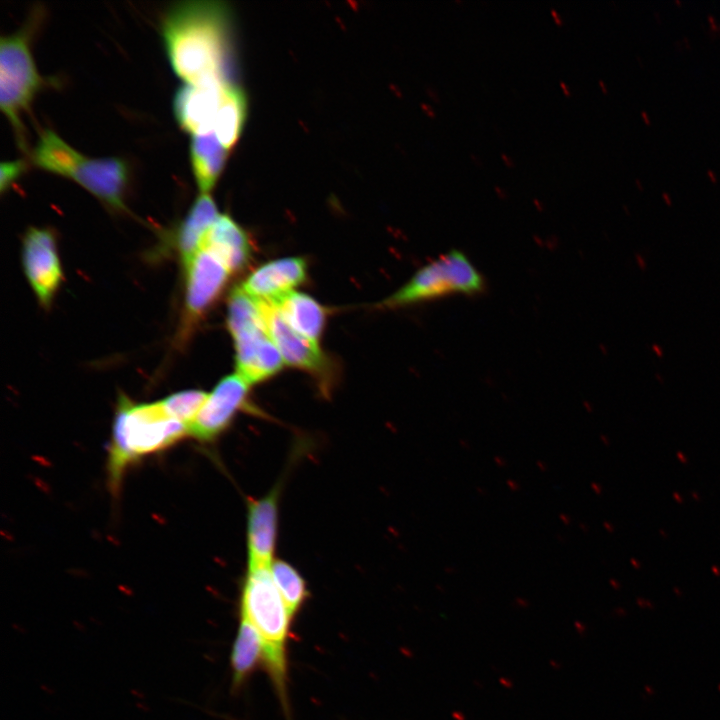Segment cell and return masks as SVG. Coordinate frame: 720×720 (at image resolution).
<instances>
[{"label":"cell","mask_w":720,"mask_h":720,"mask_svg":"<svg viewBox=\"0 0 720 720\" xmlns=\"http://www.w3.org/2000/svg\"><path fill=\"white\" fill-rule=\"evenodd\" d=\"M240 616L258 631L263 660L281 698L286 695V644L292 618L269 568L248 569L240 600Z\"/></svg>","instance_id":"cell-4"},{"label":"cell","mask_w":720,"mask_h":720,"mask_svg":"<svg viewBox=\"0 0 720 720\" xmlns=\"http://www.w3.org/2000/svg\"><path fill=\"white\" fill-rule=\"evenodd\" d=\"M248 389L249 384L238 374L222 378L190 425L189 436L202 442L215 440L245 404Z\"/></svg>","instance_id":"cell-10"},{"label":"cell","mask_w":720,"mask_h":720,"mask_svg":"<svg viewBox=\"0 0 720 720\" xmlns=\"http://www.w3.org/2000/svg\"><path fill=\"white\" fill-rule=\"evenodd\" d=\"M676 3H678V4H681V1H679V0H676Z\"/></svg>","instance_id":"cell-37"},{"label":"cell","mask_w":720,"mask_h":720,"mask_svg":"<svg viewBox=\"0 0 720 720\" xmlns=\"http://www.w3.org/2000/svg\"><path fill=\"white\" fill-rule=\"evenodd\" d=\"M255 300L266 330L279 350L283 361L311 373H321L326 368V360L319 349L318 342L310 340L294 330L270 302Z\"/></svg>","instance_id":"cell-12"},{"label":"cell","mask_w":720,"mask_h":720,"mask_svg":"<svg viewBox=\"0 0 720 720\" xmlns=\"http://www.w3.org/2000/svg\"><path fill=\"white\" fill-rule=\"evenodd\" d=\"M550 14H551L554 22L556 23V25L562 26V25L564 24V21H563V19H562V16L560 15V13H559L555 8H551V9H550Z\"/></svg>","instance_id":"cell-24"},{"label":"cell","mask_w":720,"mask_h":720,"mask_svg":"<svg viewBox=\"0 0 720 720\" xmlns=\"http://www.w3.org/2000/svg\"><path fill=\"white\" fill-rule=\"evenodd\" d=\"M559 85H560L561 90L564 93V95L566 97H570L572 93H571V90H570V87L568 86V84H566L564 81H560Z\"/></svg>","instance_id":"cell-26"},{"label":"cell","mask_w":720,"mask_h":720,"mask_svg":"<svg viewBox=\"0 0 720 720\" xmlns=\"http://www.w3.org/2000/svg\"><path fill=\"white\" fill-rule=\"evenodd\" d=\"M470 158L472 159V161H473L477 166H480V167L483 166V163H482L481 159L478 158L474 153H470Z\"/></svg>","instance_id":"cell-30"},{"label":"cell","mask_w":720,"mask_h":720,"mask_svg":"<svg viewBox=\"0 0 720 720\" xmlns=\"http://www.w3.org/2000/svg\"><path fill=\"white\" fill-rule=\"evenodd\" d=\"M246 115L247 99L244 92L233 83H226L223 87L213 132L228 151L237 143Z\"/></svg>","instance_id":"cell-19"},{"label":"cell","mask_w":720,"mask_h":720,"mask_svg":"<svg viewBox=\"0 0 720 720\" xmlns=\"http://www.w3.org/2000/svg\"><path fill=\"white\" fill-rule=\"evenodd\" d=\"M635 183L637 184V186H638L641 190L643 189L642 183H641V181H640L639 179H636V180H635Z\"/></svg>","instance_id":"cell-36"},{"label":"cell","mask_w":720,"mask_h":720,"mask_svg":"<svg viewBox=\"0 0 720 720\" xmlns=\"http://www.w3.org/2000/svg\"><path fill=\"white\" fill-rule=\"evenodd\" d=\"M662 196L665 198L667 203H669V204L671 203L670 198L668 197V195L665 192L662 193Z\"/></svg>","instance_id":"cell-35"},{"label":"cell","mask_w":720,"mask_h":720,"mask_svg":"<svg viewBox=\"0 0 720 720\" xmlns=\"http://www.w3.org/2000/svg\"><path fill=\"white\" fill-rule=\"evenodd\" d=\"M486 288L482 273L459 249H451L421 267L382 306L396 308L452 295H478Z\"/></svg>","instance_id":"cell-7"},{"label":"cell","mask_w":720,"mask_h":720,"mask_svg":"<svg viewBox=\"0 0 720 720\" xmlns=\"http://www.w3.org/2000/svg\"><path fill=\"white\" fill-rule=\"evenodd\" d=\"M422 108L428 116L433 117V118L436 116L435 110L431 106L423 104Z\"/></svg>","instance_id":"cell-27"},{"label":"cell","mask_w":720,"mask_h":720,"mask_svg":"<svg viewBox=\"0 0 720 720\" xmlns=\"http://www.w3.org/2000/svg\"><path fill=\"white\" fill-rule=\"evenodd\" d=\"M427 91H428L429 96H430L435 102H439V101H440V98H439L437 92L434 91V89L430 88V89L427 90Z\"/></svg>","instance_id":"cell-28"},{"label":"cell","mask_w":720,"mask_h":720,"mask_svg":"<svg viewBox=\"0 0 720 720\" xmlns=\"http://www.w3.org/2000/svg\"><path fill=\"white\" fill-rule=\"evenodd\" d=\"M184 267L186 288L182 335L187 337L193 326L222 293L230 271L216 256L204 248H200Z\"/></svg>","instance_id":"cell-8"},{"label":"cell","mask_w":720,"mask_h":720,"mask_svg":"<svg viewBox=\"0 0 720 720\" xmlns=\"http://www.w3.org/2000/svg\"><path fill=\"white\" fill-rule=\"evenodd\" d=\"M22 257L34 293L40 304L48 307L63 281L54 233L48 228L30 227L23 239Z\"/></svg>","instance_id":"cell-9"},{"label":"cell","mask_w":720,"mask_h":720,"mask_svg":"<svg viewBox=\"0 0 720 720\" xmlns=\"http://www.w3.org/2000/svg\"><path fill=\"white\" fill-rule=\"evenodd\" d=\"M279 488L259 499L248 498V569L270 568L274 561L278 526Z\"/></svg>","instance_id":"cell-13"},{"label":"cell","mask_w":720,"mask_h":720,"mask_svg":"<svg viewBox=\"0 0 720 720\" xmlns=\"http://www.w3.org/2000/svg\"><path fill=\"white\" fill-rule=\"evenodd\" d=\"M227 324L235 344L237 374L249 385L282 368L283 358L266 330L256 300L241 287L229 297Z\"/></svg>","instance_id":"cell-6"},{"label":"cell","mask_w":720,"mask_h":720,"mask_svg":"<svg viewBox=\"0 0 720 720\" xmlns=\"http://www.w3.org/2000/svg\"><path fill=\"white\" fill-rule=\"evenodd\" d=\"M494 190L496 191L497 195L500 197H506V192L499 186H494Z\"/></svg>","instance_id":"cell-31"},{"label":"cell","mask_w":720,"mask_h":720,"mask_svg":"<svg viewBox=\"0 0 720 720\" xmlns=\"http://www.w3.org/2000/svg\"><path fill=\"white\" fill-rule=\"evenodd\" d=\"M208 395L201 390H185L173 393L160 402L170 417L189 429Z\"/></svg>","instance_id":"cell-22"},{"label":"cell","mask_w":720,"mask_h":720,"mask_svg":"<svg viewBox=\"0 0 720 720\" xmlns=\"http://www.w3.org/2000/svg\"><path fill=\"white\" fill-rule=\"evenodd\" d=\"M707 175L709 176L710 180H711L713 183H716V182H717L716 175H715V173H714L711 169H709V170L707 171Z\"/></svg>","instance_id":"cell-33"},{"label":"cell","mask_w":720,"mask_h":720,"mask_svg":"<svg viewBox=\"0 0 720 720\" xmlns=\"http://www.w3.org/2000/svg\"><path fill=\"white\" fill-rule=\"evenodd\" d=\"M708 20L713 30H719V25L715 22V19L711 14L708 15Z\"/></svg>","instance_id":"cell-29"},{"label":"cell","mask_w":720,"mask_h":720,"mask_svg":"<svg viewBox=\"0 0 720 720\" xmlns=\"http://www.w3.org/2000/svg\"><path fill=\"white\" fill-rule=\"evenodd\" d=\"M305 276L306 264L302 258H282L257 268L240 287L254 299L271 301L293 291Z\"/></svg>","instance_id":"cell-14"},{"label":"cell","mask_w":720,"mask_h":720,"mask_svg":"<svg viewBox=\"0 0 720 720\" xmlns=\"http://www.w3.org/2000/svg\"><path fill=\"white\" fill-rule=\"evenodd\" d=\"M500 157H501V159H502V161H503V163L505 164L506 167H508V168H514V167H515V162H514V160H513L512 157H510L508 154L502 152V153L500 154Z\"/></svg>","instance_id":"cell-25"},{"label":"cell","mask_w":720,"mask_h":720,"mask_svg":"<svg viewBox=\"0 0 720 720\" xmlns=\"http://www.w3.org/2000/svg\"><path fill=\"white\" fill-rule=\"evenodd\" d=\"M31 158L37 167L72 179L113 209L126 210L129 168L123 159L86 157L50 129L41 132Z\"/></svg>","instance_id":"cell-3"},{"label":"cell","mask_w":720,"mask_h":720,"mask_svg":"<svg viewBox=\"0 0 720 720\" xmlns=\"http://www.w3.org/2000/svg\"><path fill=\"white\" fill-rule=\"evenodd\" d=\"M261 658L263 659L262 639L256 628L241 617L231 654L234 689L246 681Z\"/></svg>","instance_id":"cell-20"},{"label":"cell","mask_w":720,"mask_h":720,"mask_svg":"<svg viewBox=\"0 0 720 720\" xmlns=\"http://www.w3.org/2000/svg\"><path fill=\"white\" fill-rule=\"evenodd\" d=\"M200 248L216 256L231 273L247 264L252 247L247 233L238 223L228 215H219L204 235Z\"/></svg>","instance_id":"cell-15"},{"label":"cell","mask_w":720,"mask_h":720,"mask_svg":"<svg viewBox=\"0 0 720 720\" xmlns=\"http://www.w3.org/2000/svg\"><path fill=\"white\" fill-rule=\"evenodd\" d=\"M641 115H642L644 121H645L647 124H649V123H650V118H649V115L647 114V112H646V111H642V112H641Z\"/></svg>","instance_id":"cell-34"},{"label":"cell","mask_w":720,"mask_h":720,"mask_svg":"<svg viewBox=\"0 0 720 720\" xmlns=\"http://www.w3.org/2000/svg\"><path fill=\"white\" fill-rule=\"evenodd\" d=\"M188 435V428L170 417L160 401L135 403L122 395L113 420L107 461L112 489H118L129 466Z\"/></svg>","instance_id":"cell-2"},{"label":"cell","mask_w":720,"mask_h":720,"mask_svg":"<svg viewBox=\"0 0 720 720\" xmlns=\"http://www.w3.org/2000/svg\"><path fill=\"white\" fill-rule=\"evenodd\" d=\"M225 84L218 79H208L180 87L173 100L179 126L193 136L213 132Z\"/></svg>","instance_id":"cell-11"},{"label":"cell","mask_w":720,"mask_h":720,"mask_svg":"<svg viewBox=\"0 0 720 720\" xmlns=\"http://www.w3.org/2000/svg\"><path fill=\"white\" fill-rule=\"evenodd\" d=\"M218 217L213 198L202 193L176 231V247L183 264L199 250L204 235Z\"/></svg>","instance_id":"cell-17"},{"label":"cell","mask_w":720,"mask_h":720,"mask_svg":"<svg viewBox=\"0 0 720 720\" xmlns=\"http://www.w3.org/2000/svg\"><path fill=\"white\" fill-rule=\"evenodd\" d=\"M268 302L280 312L294 330L318 342L325 322V312L312 297L290 291Z\"/></svg>","instance_id":"cell-16"},{"label":"cell","mask_w":720,"mask_h":720,"mask_svg":"<svg viewBox=\"0 0 720 720\" xmlns=\"http://www.w3.org/2000/svg\"><path fill=\"white\" fill-rule=\"evenodd\" d=\"M27 163L23 159L3 162L0 166V191L4 193L25 172Z\"/></svg>","instance_id":"cell-23"},{"label":"cell","mask_w":720,"mask_h":720,"mask_svg":"<svg viewBox=\"0 0 720 720\" xmlns=\"http://www.w3.org/2000/svg\"><path fill=\"white\" fill-rule=\"evenodd\" d=\"M228 150L214 132L194 135L190 144L193 175L202 193L209 192L222 173Z\"/></svg>","instance_id":"cell-18"},{"label":"cell","mask_w":720,"mask_h":720,"mask_svg":"<svg viewBox=\"0 0 720 720\" xmlns=\"http://www.w3.org/2000/svg\"><path fill=\"white\" fill-rule=\"evenodd\" d=\"M41 18L40 12H33L21 28L0 39V106L24 148L21 116L49 83L38 73L31 53L32 36Z\"/></svg>","instance_id":"cell-5"},{"label":"cell","mask_w":720,"mask_h":720,"mask_svg":"<svg viewBox=\"0 0 720 720\" xmlns=\"http://www.w3.org/2000/svg\"><path fill=\"white\" fill-rule=\"evenodd\" d=\"M162 37L175 74L186 83H232L229 14L224 3H176L162 22Z\"/></svg>","instance_id":"cell-1"},{"label":"cell","mask_w":720,"mask_h":720,"mask_svg":"<svg viewBox=\"0 0 720 720\" xmlns=\"http://www.w3.org/2000/svg\"><path fill=\"white\" fill-rule=\"evenodd\" d=\"M598 84H599V86H600V88H601V90H602L603 93H608V88H607V86H606V84L604 83L603 80L599 79V80H598Z\"/></svg>","instance_id":"cell-32"},{"label":"cell","mask_w":720,"mask_h":720,"mask_svg":"<svg viewBox=\"0 0 720 720\" xmlns=\"http://www.w3.org/2000/svg\"><path fill=\"white\" fill-rule=\"evenodd\" d=\"M269 569L272 579L293 617L307 598L305 581L297 569L284 560H274Z\"/></svg>","instance_id":"cell-21"}]
</instances>
